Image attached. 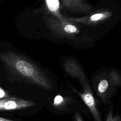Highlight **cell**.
<instances>
[{"label":"cell","mask_w":121,"mask_h":121,"mask_svg":"<svg viewBox=\"0 0 121 121\" xmlns=\"http://www.w3.org/2000/svg\"><path fill=\"white\" fill-rule=\"evenodd\" d=\"M0 60L12 72L38 86L51 90L50 80L30 60L17 53L7 51L0 52Z\"/></svg>","instance_id":"1"},{"label":"cell","mask_w":121,"mask_h":121,"mask_svg":"<svg viewBox=\"0 0 121 121\" xmlns=\"http://www.w3.org/2000/svg\"><path fill=\"white\" fill-rule=\"evenodd\" d=\"M82 85L83 86V92L80 93L77 92V93L89 108L95 121H101L99 113L96 108V102L91 89L87 82H83Z\"/></svg>","instance_id":"2"},{"label":"cell","mask_w":121,"mask_h":121,"mask_svg":"<svg viewBox=\"0 0 121 121\" xmlns=\"http://www.w3.org/2000/svg\"><path fill=\"white\" fill-rule=\"evenodd\" d=\"M35 105L34 102L21 98L10 97L0 99V111L18 110Z\"/></svg>","instance_id":"3"},{"label":"cell","mask_w":121,"mask_h":121,"mask_svg":"<svg viewBox=\"0 0 121 121\" xmlns=\"http://www.w3.org/2000/svg\"><path fill=\"white\" fill-rule=\"evenodd\" d=\"M66 99L60 95H56L53 101V105L59 108H62L66 104Z\"/></svg>","instance_id":"4"},{"label":"cell","mask_w":121,"mask_h":121,"mask_svg":"<svg viewBox=\"0 0 121 121\" xmlns=\"http://www.w3.org/2000/svg\"><path fill=\"white\" fill-rule=\"evenodd\" d=\"M106 121H121V117L118 115L113 116L112 111L110 109L107 116Z\"/></svg>","instance_id":"5"},{"label":"cell","mask_w":121,"mask_h":121,"mask_svg":"<svg viewBox=\"0 0 121 121\" xmlns=\"http://www.w3.org/2000/svg\"><path fill=\"white\" fill-rule=\"evenodd\" d=\"M65 32L68 33H73L77 31V27L73 25H67L65 26L64 28Z\"/></svg>","instance_id":"6"},{"label":"cell","mask_w":121,"mask_h":121,"mask_svg":"<svg viewBox=\"0 0 121 121\" xmlns=\"http://www.w3.org/2000/svg\"><path fill=\"white\" fill-rule=\"evenodd\" d=\"M104 14L102 13L95 14V15H93L90 17V19L92 21H97L102 18L104 17Z\"/></svg>","instance_id":"7"},{"label":"cell","mask_w":121,"mask_h":121,"mask_svg":"<svg viewBox=\"0 0 121 121\" xmlns=\"http://www.w3.org/2000/svg\"><path fill=\"white\" fill-rule=\"evenodd\" d=\"M9 95L7 92L1 86H0V99L8 98Z\"/></svg>","instance_id":"8"},{"label":"cell","mask_w":121,"mask_h":121,"mask_svg":"<svg viewBox=\"0 0 121 121\" xmlns=\"http://www.w3.org/2000/svg\"><path fill=\"white\" fill-rule=\"evenodd\" d=\"M75 118L76 121H83L80 115L78 112H76L75 113Z\"/></svg>","instance_id":"9"},{"label":"cell","mask_w":121,"mask_h":121,"mask_svg":"<svg viewBox=\"0 0 121 121\" xmlns=\"http://www.w3.org/2000/svg\"><path fill=\"white\" fill-rule=\"evenodd\" d=\"M0 121H13V120H9V119L4 118L0 117Z\"/></svg>","instance_id":"10"}]
</instances>
